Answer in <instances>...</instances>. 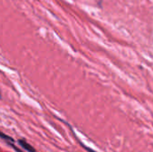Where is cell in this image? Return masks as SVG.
<instances>
[{
	"label": "cell",
	"mask_w": 153,
	"mask_h": 152,
	"mask_svg": "<svg viewBox=\"0 0 153 152\" xmlns=\"http://www.w3.org/2000/svg\"><path fill=\"white\" fill-rule=\"evenodd\" d=\"M18 144L23 149V150H25V151H27L28 152H37L36 151V150L31 146V145H30L25 140H23V139H19L18 140Z\"/></svg>",
	"instance_id": "cell-1"
},
{
	"label": "cell",
	"mask_w": 153,
	"mask_h": 152,
	"mask_svg": "<svg viewBox=\"0 0 153 152\" xmlns=\"http://www.w3.org/2000/svg\"><path fill=\"white\" fill-rule=\"evenodd\" d=\"M0 138H1L3 141H4L6 143H7V142H15L12 137H10V136L6 135L5 133H2V132H0Z\"/></svg>",
	"instance_id": "cell-2"
},
{
	"label": "cell",
	"mask_w": 153,
	"mask_h": 152,
	"mask_svg": "<svg viewBox=\"0 0 153 152\" xmlns=\"http://www.w3.org/2000/svg\"><path fill=\"white\" fill-rule=\"evenodd\" d=\"M7 144H8L9 146H11V147H12V148H13V150H14V151H15L16 152H23V151H21L20 149H18V148H17L16 146H14V145H13V142H7Z\"/></svg>",
	"instance_id": "cell-3"
},
{
	"label": "cell",
	"mask_w": 153,
	"mask_h": 152,
	"mask_svg": "<svg viewBox=\"0 0 153 152\" xmlns=\"http://www.w3.org/2000/svg\"><path fill=\"white\" fill-rule=\"evenodd\" d=\"M0 98H1V93H0Z\"/></svg>",
	"instance_id": "cell-4"
}]
</instances>
